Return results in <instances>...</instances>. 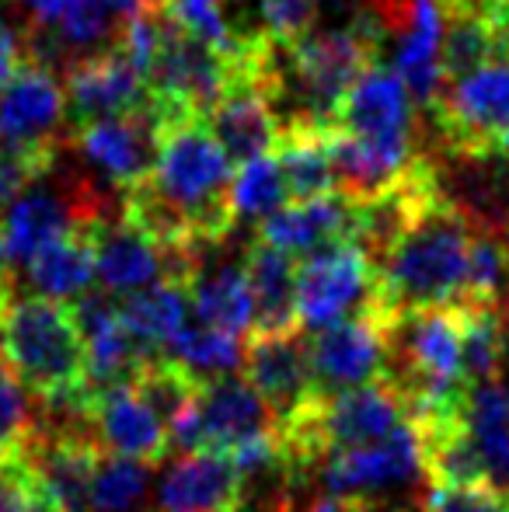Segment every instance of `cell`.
I'll return each instance as SVG.
<instances>
[{
  "label": "cell",
  "instance_id": "cell-17",
  "mask_svg": "<svg viewBox=\"0 0 509 512\" xmlns=\"http://www.w3.org/2000/svg\"><path fill=\"white\" fill-rule=\"evenodd\" d=\"M255 237L300 262V258L314 255L321 248L356 241V203L342 192L286 203L265 220H258Z\"/></svg>",
  "mask_w": 509,
  "mask_h": 512
},
{
  "label": "cell",
  "instance_id": "cell-29",
  "mask_svg": "<svg viewBox=\"0 0 509 512\" xmlns=\"http://www.w3.org/2000/svg\"><path fill=\"white\" fill-rule=\"evenodd\" d=\"M157 7L178 28L196 35L199 42L213 46L217 53H224L227 60L238 56V42H234L231 18H227V0H157Z\"/></svg>",
  "mask_w": 509,
  "mask_h": 512
},
{
  "label": "cell",
  "instance_id": "cell-22",
  "mask_svg": "<svg viewBox=\"0 0 509 512\" xmlns=\"http://www.w3.org/2000/svg\"><path fill=\"white\" fill-rule=\"evenodd\" d=\"M28 283L39 297L74 304L95 283V241L91 227H77L70 234L56 237L42 251H35L25 262Z\"/></svg>",
  "mask_w": 509,
  "mask_h": 512
},
{
  "label": "cell",
  "instance_id": "cell-33",
  "mask_svg": "<svg viewBox=\"0 0 509 512\" xmlns=\"http://www.w3.org/2000/svg\"><path fill=\"white\" fill-rule=\"evenodd\" d=\"M374 502H363V499H339V495H325L318 499L307 512H374Z\"/></svg>",
  "mask_w": 509,
  "mask_h": 512
},
{
  "label": "cell",
  "instance_id": "cell-21",
  "mask_svg": "<svg viewBox=\"0 0 509 512\" xmlns=\"http://www.w3.org/2000/svg\"><path fill=\"white\" fill-rule=\"evenodd\" d=\"M116 304L126 331L140 345H147L150 352L168 349L178 338V331L192 321L189 283H182V279H157V283L143 286V290L119 297Z\"/></svg>",
  "mask_w": 509,
  "mask_h": 512
},
{
  "label": "cell",
  "instance_id": "cell-40",
  "mask_svg": "<svg viewBox=\"0 0 509 512\" xmlns=\"http://www.w3.org/2000/svg\"><path fill=\"white\" fill-rule=\"evenodd\" d=\"M0 460H7V457H4V453H0Z\"/></svg>",
  "mask_w": 509,
  "mask_h": 512
},
{
  "label": "cell",
  "instance_id": "cell-3",
  "mask_svg": "<svg viewBox=\"0 0 509 512\" xmlns=\"http://www.w3.org/2000/svg\"><path fill=\"white\" fill-rule=\"evenodd\" d=\"M279 432V422L245 373H227L199 384L192 408L168 429L175 453H227L258 436Z\"/></svg>",
  "mask_w": 509,
  "mask_h": 512
},
{
  "label": "cell",
  "instance_id": "cell-27",
  "mask_svg": "<svg viewBox=\"0 0 509 512\" xmlns=\"http://www.w3.org/2000/svg\"><path fill=\"white\" fill-rule=\"evenodd\" d=\"M150 467L140 460L119 457V453H102L91 478L88 512H133L147 495Z\"/></svg>",
  "mask_w": 509,
  "mask_h": 512
},
{
  "label": "cell",
  "instance_id": "cell-10",
  "mask_svg": "<svg viewBox=\"0 0 509 512\" xmlns=\"http://www.w3.org/2000/svg\"><path fill=\"white\" fill-rule=\"evenodd\" d=\"M384 310L346 317L328 328L307 331V352H311L314 391L339 394L353 387L374 384L384 377L387 345H384Z\"/></svg>",
  "mask_w": 509,
  "mask_h": 512
},
{
  "label": "cell",
  "instance_id": "cell-11",
  "mask_svg": "<svg viewBox=\"0 0 509 512\" xmlns=\"http://www.w3.org/2000/svg\"><path fill=\"white\" fill-rule=\"evenodd\" d=\"M91 241H95V279L112 297H126V293L143 290V286L157 283V279H182V283H189L199 258H203L164 251L140 227H133L123 213L95 223L91 227Z\"/></svg>",
  "mask_w": 509,
  "mask_h": 512
},
{
  "label": "cell",
  "instance_id": "cell-5",
  "mask_svg": "<svg viewBox=\"0 0 509 512\" xmlns=\"http://www.w3.org/2000/svg\"><path fill=\"white\" fill-rule=\"evenodd\" d=\"M429 122L450 157L496 154V140L509 126V60H492L450 81Z\"/></svg>",
  "mask_w": 509,
  "mask_h": 512
},
{
  "label": "cell",
  "instance_id": "cell-4",
  "mask_svg": "<svg viewBox=\"0 0 509 512\" xmlns=\"http://www.w3.org/2000/svg\"><path fill=\"white\" fill-rule=\"evenodd\" d=\"M377 307L384 310L381 276L356 241L332 244L297 262V321L304 331L328 328Z\"/></svg>",
  "mask_w": 509,
  "mask_h": 512
},
{
  "label": "cell",
  "instance_id": "cell-6",
  "mask_svg": "<svg viewBox=\"0 0 509 512\" xmlns=\"http://www.w3.org/2000/svg\"><path fill=\"white\" fill-rule=\"evenodd\" d=\"M164 119L154 112V105H140L133 112L109 115V119H95L74 126L67 140L88 164L91 178L98 185H109L119 196L140 185L143 178L154 171L157 161V143H161Z\"/></svg>",
  "mask_w": 509,
  "mask_h": 512
},
{
  "label": "cell",
  "instance_id": "cell-35",
  "mask_svg": "<svg viewBox=\"0 0 509 512\" xmlns=\"http://www.w3.org/2000/svg\"><path fill=\"white\" fill-rule=\"evenodd\" d=\"M14 290V276H11V255H7V244H4V230H0V307L11 300Z\"/></svg>",
  "mask_w": 509,
  "mask_h": 512
},
{
  "label": "cell",
  "instance_id": "cell-36",
  "mask_svg": "<svg viewBox=\"0 0 509 512\" xmlns=\"http://www.w3.org/2000/svg\"><path fill=\"white\" fill-rule=\"evenodd\" d=\"M485 4H489V11L509 28V0H485Z\"/></svg>",
  "mask_w": 509,
  "mask_h": 512
},
{
  "label": "cell",
  "instance_id": "cell-16",
  "mask_svg": "<svg viewBox=\"0 0 509 512\" xmlns=\"http://www.w3.org/2000/svg\"><path fill=\"white\" fill-rule=\"evenodd\" d=\"M394 74L405 81L412 102L433 112L447 91L443 74V0H412L398 18Z\"/></svg>",
  "mask_w": 509,
  "mask_h": 512
},
{
  "label": "cell",
  "instance_id": "cell-23",
  "mask_svg": "<svg viewBox=\"0 0 509 512\" xmlns=\"http://www.w3.org/2000/svg\"><path fill=\"white\" fill-rule=\"evenodd\" d=\"M328 129L332 126H283L279 129L272 154H276L279 168H283L290 203L339 192L335 189L332 150H328Z\"/></svg>",
  "mask_w": 509,
  "mask_h": 512
},
{
  "label": "cell",
  "instance_id": "cell-14",
  "mask_svg": "<svg viewBox=\"0 0 509 512\" xmlns=\"http://www.w3.org/2000/svg\"><path fill=\"white\" fill-rule=\"evenodd\" d=\"M248 478L227 453H178L157 485L161 512H245Z\"/></svg>",
  "mask_w": 509,
  "mask_h": 512
},
{
  "label": "cell",
  "instance_id": "cell-39",
  "mask_svg": "<svg viewBox=\"0 0 509 512\" xmlns=\"http://www.w3.org/2000/svg\"><path fill=\"white\" fill-rule=\"evenodd\" d=\"M374 512H377V509H374ZM391 512H408V509H391ZM412 512H422V506H419V509H412Z\"/></svg>",
  "mask_w": 509,
  "mask_h": 512
},
{
  "label": "cell",
  "instance_id": "cell-30",
  "mask_svg": "<svg viewBox=\"0 0 509 512\" xmlns=\"http://www.w3.org/2000/svg\"><path fill=\"white\" fill-rule=\"evenodd\" d=\"M422 512H509V492L489 485H426Z\"/></svg>",
  "mask_w": 509,
  "mask_h": 512
},
{
  "label": "cell",
  "instance_id": "cell-18",
  "mask_svg": "<svg viewBox=\"0 0 509 512\" xmlns=\"http://www.w3.org/2000/svg\"><path fill=\"white\" fill-rule=\"evenodd\" d=\"M189 297L196 321L241 338L255 328V300L245 258L241 262L238 258H217V262L199 258L196 272L189 276Z\"/></svg>",
  "mask_w": 509,
  "mask_h": 512
},
{
  "label": "cell",
  "instance_id": "cell-26",
  "mask_svg": "<svg viewBox=\"0 0 509 512\" xmlns=\"http://www.w3.org/2000/svg\"><path fill=\"white\" fill-rule=\"evenodd\" d=\"M231 203H234V216H238V220H265L269 213H276V209H283L290 203L283 168H279L272 150L255 157V161L241 164L231 185Z\"/></svg>",
  "mask_w": 509,
  "mask_h": 512
},
{
  "label": "cell",
  "instance_id": "cell-31",
  "mask_svg": "<svg viewBox=\"0 0 509 512\" xmlns=\"http://www.w3.org/2000/svg\"><path fill=\"white\" fill-rule=\"evenodd\" d=\"M321 0H258L262 28L272 39V46H290L304 32H311L318 21Z\"/></svg>",
  "mask_w": 509,
  "mask_h": 512
},
{
  "label": "cell",
  "instance_id": "cell-38",
  "mask_svg": "<svg viewBox=\"0 0 509 512\" xmlns=\"http://www.w3.org/2000/svg\"><path fill=\"white\" fill-rule=\"evenodd\" d=\"M503 241H506V251H509V223L503 227Z\"/></svg>",
  "mask_w": 509,
  "mask_h": 512
},
{
  "label": "cell",
  "instance_id": "cell-28",
  "mask_svg": "<svg viewBox=\"0 0 509 512\" xmlns=\"http://www.w3.org/2000/svg\"><path fill=\"white\" fill-rule=\"evenodd\" d=\"M39 429H42V418L32 405V391L0 359V453L4 457L28 453L32 439L39 436Z\"/></svg>",
  "mask_w": 509,
  "mask_h": 512
},
{
  "label": "cell",
  "instance_id": "cell-9",
  "mask_svg": "<svg viewBox=\"0 0 509 512\" xmlns=\"http://www.w3.org/2000/svg\"><path fill=\"white\" fill-rule=\"evenodd\" d=\"M67 98L56 74L42 63L25 60L0 88V143L28 157L56 161L63 150Z\"/></svg>",
  "mask_w": 509,
  "mask_h": 512
},
{
  "label": "cell",
  "instance_id": "cell-2",
  "mask_svg": "<svg viewBox=\"0 0 509 512\" xmlns=\"http://www.w3.org/2000/svg\"><path fill=\"white\" fill-rule=\"evenodd\" d=\"M478 227L482 223L464 213L447 192H436L377 265L387 314L457 304L464 297L468 255Z\"/></svg>",
  "mask_w": 509,
  "mask_h": 512
},
{
  "label": "cell",
  "instance_id": "cell-7",
  "mask_svg": "<svg viewBox=\"0 0 509 512\" xmlns=\"http://www.w3.org/2000/svg\"><path fill=\"white\" fill-rule=\"evenodd\" d=\"M335 126L353 140L367 143L370 150L391 157V161L412 164L419 157L415 150V102L408 95L405 81L381 63L370 67L335 112Z\"/></svg>",
  "mask_w": 509,
  "mask_h": 512
},
{
  "label": "cell",
  "instance_id": "cell-25",
  "mask_svg": "<svg viewBox=\"0 0 509 512\" xmlns=\"http://www.w3.org/2000/svg\"><path fill=\"white\" fill-rule=\"evenodd\" d=\"M199 384H203V380L192 377L178 359L154 356L140 366V373H136L129 387L140 394L143 405L161 418L164 429H171V425L192 408V401H196V394H199Z\"/></svg>",
  "mask_w": 509,
  "mask_h": 512
},
{
  "label": "cell",
  "instance_id": "cell-15",
  "mask_svg": "<svg viewBox=\"0 0 509 512\" xmlns=\"http://www.w3.org/2000/svg\"><path fill=\"white\" fill-rule=\"evenodd\" d=\"M91 432H95L98 446L105 453H119V457L140 460V464L154 467L171 453V439L164 422L140 401V394L129 384L109 387V391L95 394L88 401Z\"/></svg>",
  "mask_w": 509,
  "mask_h": 512
},
{
  "label": "cell",
  "instance_id": "cell-12",
  "mask_svg": "<svg viewBox=\"0 0 509 512\" xmlns=\"http://www.w3.org/2000/svg\"><path fill=\"white\" fill-rule=\"evenodd\" d=\"M63 98H67V119L74 126L109 119L147 105V74L119 42H112L70 63L63 74Z\"/></svg>",
  "mask_w": 509,
  "mask_h": 512
},
{
  "label": "cell",
  "instance_id": "cell-37",
  "mask_svg": "<svg viewBox=\"0 0 509 512\" xmlns=\"http://www.w3.org/2000/svg\"><path fill=\"white\" fill-rule=\"evenodd\" d=\"M496 154L503 157V161L509 164V126L503 129V136H499V140H496Z\"/></svg>",
  "mask_w": 509,
  "mask_h": 512
},
{
  "label": "cell",
  "instance_id": "cell-8",
  "mask_svg": "<svg viewBox=\"0 0 509 512\" xmlns=\"http://www.w3.org/2000/svg\"><path fill=\"white\" fill-rule=\"evenodd\" d=\"M314 474L328 495L363 502H374V495L391 492V488L426 481L419 429H415V422H405L377 443L335 450L314 467Z\"/></svg>",
  "mask_w": 509,
  "mask_h": 512
},
{
  "label": "cell",
  "instance_id": "cell-19",
  "mask_svg": "<svg viewBox=\"0 0 509 512\" xmlns=\"http://www.w3.org/2000/svg\"><path fill=\"white\" fill-rule=\"evenodd\" d=\"M492 60H506V25L485 0H443V74L447 84Z\"/></svg>",
  "mask_w": 509,
  "mask_h": 512
},
{
  "label": "cell",
  "instance_id": "cell-32",
  "mask_svg": "<svg viewBox=\"0 0 509 512\" xmlns=\"http://www.w3.org/2000/svg\"><path fill=\"white\" fill-rule=\"evenodd\" d=\"M28 18V28H53L74 0H18Z\"/></svg>",
  "mask_w": 509,
  "mask_h": 512
},
{
  "label": "cell",
  "instance_id": "cell-20",
  "mask_svg": "<svg viewBox=\"0 0 509 512\" xmlns=\"http://www.w3.org/2000/svg\"><path fill=\"white\" fill-rule=\"evenodd\" d=\"M248 279L255 300V335H283L297 331V258L265 241L248 244Z\"/></svg>",
  "mask_w": 509,
  "mask_h": 512
},
{
  "label": "cell",
  "instance_id": "cell-34",
  "mask_svg": "<svg viewBox=\"0 0 509 512\" xmlns=\"http://www.w3.org/2000/svg\"><path fill=\"white\" fill-rule=\"evenodd\" d=\"M7 512H63V509L56 506L53 499H49V495H46V488H42V485H35L32 492L25 495V499H21V502H14V506L7 509Z\"/></svg>",
  "mask_w": 509,
  "mask_h": 512
},
{
  "label": "cell",
  "instance_id": "cell-24",
  "mask_svg": "<svg viewBox=\"0 0 509 512\" xmlns=\"http://www.w3.org/2000/svg\"><path fill=\"white\" fill-rule=\"evenodd\" d=\"M168 349L171 359H178L192 377L213 380V377H227V373H238L245 366L248 345L241 335L220 331L203 321H189Z\"/></svg>",
  "mask_w": 509,
  "mask_h": 512
},
{
  "label": "cell",
  "instance_id": "cell-1",
  "mask_svg": "<svg viewBox=\"0 0 509 512\" xmlns=\"http://www.w3.org/2000/svg\"><path fill=\"white\" fill-rule=\"evenodd\" d=\"M0 359L49 411H63V418L88 411V352L74 307L39 293H11L0 307Z\"/></svg>",
  "mask_w": 509,
  "mask_h": 512
},
{
  "label": "cell",
  "instance_id": "cell-13",
  "mask_svg": "<svg viewBox=\"0 0 509 512\" xmlns=\"http://www.w3.org/2000/svg\"><path fill=\"white\" fill-rule=\"evenodd\" d=\"M245 377L272 408L276 422H286L314 398L311 352L307 331H283V335H252L245 352Z\"/></svg>",
  "mask_w": 509,
  "mask_h": 512
}]
</instances>
